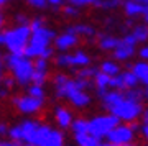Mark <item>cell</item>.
Instances as JSON below:
<instances>
[{
  "label": "cell",
  "instance_id": "1",
  "mask_svg": "<svg viewBox=\"0 0 148 146\" xmlns=\"http://www.w3.org/2000/svg\"><path fill=\"white\" fill-rule=\"evenodd\" d=\"M54 38H56V33H54L53 30H49V28H45V26L32 31L30 41H28V44L25 46V49H23V56L28 57V59L40 57L41 51L51 44V41H53Z\"/></svg>",
  "mask_w": 148,
  "mask_h": 146
},
{
  "label": "cell",
  "instance_id": "2",
  "mask_svg": "<svg viewBox=\"0 0 148 146\" xmlns=\"http://www.w3.org/2000/svg\"><path fill=\"white\" fill-rule=\"evenodd\" d=\"M32 36V30L28 25H18L13 30L3 33V44L12 54H21L23 56V49L30 41Z\"/></svg>",
  "mask_w": 148,
  "mask_h": 146
},
{
  "label": "cell",
  "instance_id": "3",
  "mask_svg": "<svg viewBox=\"0 0 148 146\" xmlns=\"http://www.w3.org/2000/svg\"><path fill=\"white\" fill-rule=\"evenodd\" d=\"M7 66L13 71V76H15L16 82L25 85V84L30 82L32 79V74H33V63L32 59L21 56V54H8L5 59Z\"/></svg>",
  "mask_w": 148,
  "mask_h": 146
},
{
  "label": "cell",
  "instance_id": "4",
  "mask_svg": "<svg viewBox=\"0 0 148 146\" xmlns=\"http://www.w3.org/2000/svg\"><path fill=\"white\" fill-rule=\"evenodd\" d=\"M112 115H115L119 120H123V121H135L142 115L143 112V107H142V102L138 100H130V99H123L120 104H117L115 107H112L109 110Z\"/></svg>",
  "mask_w": 148,
  "mask_h": 146
},
{
  "label": "cell",
  "instance_id": "5",
  "mask_svg": "<svg viewBox=\"0 0 148 146\" xmlns=\"http://www.w3.org/2000/svg\"><path fill=\"white\" fill-rule=\"evenodd\" d=\"M119 123H120V120L117 118L115 115H112V113L101 115V117H95V118H92V120L89 121V133L94 135L95 138L102 140V138H106L107 133H109L112 128H115Z\"/></svg>",
  "mask_w": 148,
  "mask_h": 146
},
{
  "label": "cell",
  "instance_id": "6",
  "mask_svg": "<svg viewBox=\"0 0 148 146\" xmlns=\"http://www.w3.org/2000/svg\"><path fill=\"white\" fill-rule=\"evenodd\" d=\"M106 138H107L109 143H112V145L122 146V145L130 143V141L133 140V130L127 125H120V123H119L115 128H112V130L107 133Z\"/></svg>",
  "mask_w": 148,
  "mask_h": 146
},
{
  "label": "cell",
  "instance_id": "7",
  "mask_svg": "<svg viewBox=\"0 0 148 146\" xmlns=\"http://www.w3.org/2000/svg\"><path fill=\"white\" fill-rule=\"evenodd\" d=\"M56 64L61 68H69V66H89L90 64V57L86 54L84 51H76L74 54H61L56 57Z\"/></svg>",
  "mask_w": 148,
  "mask_h": 146
},
{
  "label": "cell",
  "instance_id": "8",
  "mask_svg": "<svg viewBox=\"0 0 148 146\" xmlns=\"http://www.w3.org/2000/svg\"><path fill=\"white\" fill-rule=\"evenodd\" d=\"M135 44H137V40L132 36V33L123 36L119 41V46L114 49V57L119 61H125L128 57H132L133 53H135Z\"/></svg>",
  "mask_w": 148,
  "mask_h": 146
},
{
  "label": "cell",
  "instance_id": "9",
  "mask_svg": "<svg viewBox=\"0 0 148 146\" xmlns=\"http://www.w3.org/2000/svg\"><path fill=\"white\" fill-rule=\"evenodd\" d=\"M13 104L23 113H36L43 107V99H36V97H32V95H21V97L13 99Z\"/></svg>",
  "mask_w": 148,
  "mask_h": 146
},
{
  "label": "cell",
  "instance_id": "10",
  "mask_svg": "<svg viewBox=\"0 0 148 146\" xmlns=\"http://www.w3.org/2000/svg\"><path fill=\"white\" fill-rule=\"evenodd\" d=\"M77 40H79V36H76V35H73V33H63V35H59V36H56L53 40L54 41V46H56V49H59V51H66V49H69V48H73L77 44Z\"/></svg>",
  "mask_w": 148,
  "mask_h": 146
},
{
  "label": "cell",
  "instance_id": "11",
  "mask_svg": "<svg viewBox=\"0 0 148 146\" xmlns=\"http://www.w3.org/2000/svg\"><path fill=\"white\" fill-rule=\"evenodd\" d=\"M123 99H125L123 97V92H119V90H110V92H106V94L102 95V102H104V107L107 110H110L112 107H115L117 104H120Z\"/></svg>",
  "mask_w": 148,
  "mask_h": 146
},
{
  "label": "cell",
  "instance_id": "12",
  "mask_svg": "<svg viewBox=\"0 0 148 146\" xmlns=\"http://www.w3.org/2000/svg\"><path fill=\"white\" fill-rule=\"evenodd\" d=\"M41 146H64V135L61 131L51 128Z\"/></svg>",
  "mask_w": 148,
  "mask_h": 146
},
{
  "label": "cell",
  "instance_id": "13",
  "mask_svg": "<svg viewBox=\"0 0 148 146\" xmlns=\"http://www.w3.org/2000/svg\"><path fill=\"white\" fill-rule=\"evenodd\" d=\"M74 140L77 143V146H97L99 145V138H95L94 135L87 133H74Z\"/></svg>",
  "mask_w": 148,
  "mask_h": 146
},
{
  "label": "cell",
  "instance_id": "14",
  "mask_svg": "<svg viewBox=\"0 0 148 146\" xmlns=\"http://www.w3.org/2000/svg\"><path fill=\"white\" fill-rule=\"evenodd\" d=\"M18 126H20V131H21V141H27L28 143L30 136L35 133V130L40 126V123L33 121V120H27V121H23V123H20Z\"/></svg>",
  "mask_w": 148,
  "mask_h": 146
},
{
  "label": "cell",
  "instance_id": "15",
  "mask_svg": "<svg viewBox=\"0 0 148 146\" xmlns=\"http://www.w3.org/2000/svg\"><path fill=\"white\" fill-rule=\"evenodd\" d=\"M123 8H125V13L128 16H135V15H143L147 5H143L140 2H135V0H127L123 3Z\"/></svg>",
  "mask_w": 148,
  "mask_h": 146
},
{
  "label": "cell",
  "instance_id": "16",
  "mask_svg": "<svg viewBox=\"0 0 148 146\" xmlns=\"http://www.w3.org/2000/svg\"><path fill=\"white\" fill-rule=\"evenodd\" d=\"M132 72L135 74L138 82H143L147 85V90H148V63H137L133 66Z\"/></svg>",
  "mask_w": 148,
  "mask_h": 146
},
{
  "label": "cell",
  "instance_id": "17",
  "mask_svg": "<svg viewBox=\"0 0 148 146\" xmlns=\"http://www.w3.org/2000/svg\"><path fill=\"white\" fill-rule=\"evenodd\" d=\"M56 121H58V125L61 128H69L71 123H73V115L69 112L68 108H63V107H59L56 110Z\"/></svg>",
  "mask_w": 148,
  "mask_h": 146
},
{
  "label": "cell",
  "instance_id": "18",
  "mask_svg": "<svg viewBox=\"0 0 148 146\" xmlns=\"http://www.w3.org/2000/svg\"><path fill=\"white\" fill-rule=\"evenodd\" d=\"M68 33H73L76 36H79V35H84V36H90V35H94V28L89 25H74V26H69L68 28Z\"/></svg>",
  "mask_w": 148,
  "mask_h": 146
},
{
  "label": "cell",
  "instance_id": "19",
  "mask_svg": "<svg viewBox=\"0 0 148 146\" xmlns=\"http://www.w3.org/2000/svg\"><path fill=\"white\" fill-rule=\"evenodd\" d=\"M119 38L115 36H102L101 41H99V46L102 48V49H106V51H114L117 46H119Z\"/></svg>",
  "mask_w": 148,
  "mask_h": 146
},
{
  "label": "cell",
  "instance_id": "20",
  "mask_svg": "<svg viewBox=\"0 0 148 146\" xmlns=\"http://www.w3.org/2000/svg\"><path fill=\"white\" fill-rule=\"evenodd\" d=\"M101 72L114 77V76H117V74L120 72V68H119V64H115L114 61H104V63L101 64Z\"/></svg>",
  "mask_w": 148,
  "mask_h": 146
},
{
  "label": "cell",
  "instance_id": "21",
  "mask_svg": "<svg viewBox=\"0 0 148 146\" xmlns=\"http://www.w3.org/2000/svg\"><path fill=\"white\" fill-rule=\"evenodd\" d=\"M120 76H122V81H123V87H125V90L137 87L138 79L135 77V74H133L132 71H125V72H120Z\"/></svg>",
  "mask_w": 148,
  "mask_h": 146
},
{
  "label": "cell",
  "instance_id": "22",
  "mask_svg": "<svg viewBox=\"0 0 148 146\" xmlns=\"http://www.w3.org/2000/svg\"><path fill=\"white\" fill-rule=\"evenodd\" d=\"M132 36L137 41H147L148 40V25H138L133 28Z\"/></svg>",
  "mask_w": 148,
  "mask_h": 146
},
{
  "label": "cell",
  "instance_id": "23",
  "mask_svg": "<svg viewBox=\"0 0 148 146\" xmlns=\"http://www.w3.org/2000/svg\"><path fill=\"white\" fill-rule=\"evenodd\" d=\"M71 128H73L74 133H87L89 131V121L79 118V120H76L71 123Z\"/></svg>",
  "mask_w": 148,
  "mask_h": 146
},
{
  "label": "cell",
  "instance_id": "24",
  "mask_svg": "<svg viewBox=\"0 0 148 146\" xmlns=\"http://www.w3.org/2000/svg\"><path fill=\"white\" fill-rule=\"evenodd\" d=\"M33 84L36 85H43L46 82V71H35L33 69V74H32V79H30Z\"/></svg>",
  "mask_w": 148,
  "mask_h": 146
},
{
  "label": "cell",
  "instance_id": "25",
  "mask_svg": "<svg viewBox=\"0 0 148 146\" xmlns=\"http://www.w3.org/2000/svg\"><path fill=\"white\" fill-rule=\"evenodd\" d=\"M95 5L101 8H117L122 5V0H95Z\"/></svg>",
  "mask_w": 148,
  "mask_h": 146
},
{
  "label": "cell",
  "instance_id": "26",
  "mask_svg": "<svg viewBox=\"0 0 148 146\" xmlns=\"http://www.w3.org/2000/svg\"><path fill=\"white\" fill-rule=\"evenodd\" d=\"M28 95L36 97V99H45V90H43V85H36V84L30 85V87H28Z\"/></svg>",
  "mask_w": 148,
  "mask_h": 146
},
{
  "label": "cell",
  "instance_id": "27",
  "mask_svg": "<svg viewBox=\"0 0 148 146\" xmlns=\"http://www.w3.org/2000/svg\"><path fill=\"white\" fill-rule=\"evenodd\" d=\"M95 72H97V69L95 68H89V66H84V68L81 69V71H77V77L79 79H89V77H94Z\"/></svg>",
  "mask_w": 148,
  "mask_h": 146
},
{
  "label": "cell",
  "instance_id": "28",
  "mask_svg": "<svg viewBox=\"0 0 148 146\" xmlns=\"http://www.w3.org/2000/svg\"><path fill=\"white\" fill-rule=\"evenodd\" d=\"M33 69H35V71H46L48 69V59L36 57V63H33Z\"/></svg>",
  "mask_w": 148,
  "mask_h": 146
},
{
  "label": "cell",
  "instance_id": "29",
  "mask_svg": "<svg viewBox=\"0 0 148 146\" xmlns=\"http://www.w3.org/2000/svg\"><path fill=\"white\" fill-rule=\"evenodd\" d=\"M69 3L74 7H84V5H90L95 3V0H69Z\"/></svg>",
  "mask_w": 148,
  "mask_h": 146
},
{
  "label": "cell",
  "instance_id": "30",
  "mask_svg": "<svg viewBox=\"0 0 148 146\" xmlns=\"http://www.w3.org/2000/svg\"><path fill=\"white\" fill-rule=\"evenodd\" d=\"M28 26H30L32 31H35V30H38V28H41L43 26V20L41 18H35V20H32L30 23H28Z\"/></svg>",
  "mask_w": 148,
  "mask_h": 146
},
{
  "label": "cell",
  "instance_id": "31",
  "mask_svg": "<svg viewBox=\"0 0 148 146\" xmlns=\"http://www.w3.org/2000/svg\"><path fill=\"white\" fill-rule=\"evenodd\" d=\"M27 2L35 8H45L46 7V0H27Z\"/></svg>",
  "mask_w": 148,
  "mask_h": 146
},
{
  "label": "cell",
  "instance_id": "32",
  "mask_svg": "<svg viewBox=\"0 0 148 146\" xmlns=\"http://www.w3.org/2000/svg\"><path fill=\"white\" fill-rule=\"evenodd\" d=\"M63 12L66 13V15H71V16H74V15H77V13H79V12H77V7H74V5H68V7H64Z\"/></svg>",
  "mask_w": 148,
  "mask_h": 146
},
{
  "label": "cell",
  "instance_id": "33",
  "mask_svg": "<svg viewBox=\"0 0 148 146\" xmlns=\"http://www.w3.org/2000/svg\"><path fill=\"white\" fill-rule=\"evenodd\" d=\"M53 56V49H51V46L45 48L41 51V54H40V57H43V59H49V57Z\"/></svg>",
  "mask_w": 148,
  "mask_h": 146
},
{
  "label": "cell",
  "instance_id": "34",
  "mask_svg": "<svg viewBox=\"0 0 148 146\" xmlns=\"http://www.w3.org/2000/svg\"><path fill=\"white\" fill-rule=\"evenodd\" d=\"M0 146H21L20 141L15 140H0Z\"/></svg>",
  "mask_w": 148,
  "mask_h": 146
},
{
  "label": "cell",
  "instance_id": "35",
  "mask_svg": "<svg viewBox=\"0 0 148 146\" xmlns=\"http://www.w3.org/2000/svg\"><path fill=\"white\" fill-rule=\"evenodd\" d=\"M13 84H15V81L12 77H7V79H3V85H5V89L8 90V89H12L13 87Z\"/></svg>",
  "mask_w": 148,
  "mask_h": 146
},
{
  "label": "cell",
  "instance_id": "36",
  "mask_svg": "<svg viewBox=\"0 0 148 146\" xmlns=\"http://www.w3.org/2000/svg\"><path fill=\"white\" fill-rule=\"evenodd\" d=\"M16 23H18V25H28L30 21H28V18H27V16H21V15H18V16H16Z\"/></svg>",
  "mask_w": 148,
  "mask_h": 146
},
{
  "label": "cell",
  "instance_id": "37",
  "mask_svg": "<svg viewBox=\"0 0 148 146\" xmlns=\"http://www.w3.org/2000/svg\"><path fill=\"white\" fill-rule=\"evenodd\" d=\"M140 56H142L143 59H147V61H148V46H145V48H142V49H140Z\"/></svg>",
  "mask_w": 148,
  "mask_h": 146
},
{
  "label": "cell",
  "instance_id": "38",
  "mask_svg": "<svg viewBox=\"0 0 148 146\" xmlns=\"http://www.w3.org/2000/svg\"><path fill=\"white\" fill-rule=\"evenodd\" d=\"M46 3H49V5H54V7H58L63 3V0H46Z\"/></svg>",
  "mask_w": 148,
  "mask_h": 146
},
{
  "label": "cell",
  "instance_id": "39",
  "mask_svg": "<svg viewBox=\"0 0 148 146\" xmlns=\"http://www.w3.org/2000/svg\"><path fill=\"white\" fill-rule=\"evenodd\" d=\"M7 133H8V128H7V125L0 123V135H7Z\"/></svg>",
  "mask_w": 148,
  "mask_h": 146
},
{
  "label": "cell",
  "instance_id": "40",
  "mask_svg": "<svg viewBox=\"0 0 148 146\" xmlns=\"http://www.w3.org/2000/svg\"><path fill=\"white\" fill-rule=\"evenodd\" d=\"M142 113H143V123H148V108L143 110Z\"/></svg>",
  "mask_w": 148,
  "mask_h": 146
},
{
  "label": "cell",
  "instance_id": "41",
  "mask_svg": "<svg viewBox=\"0 0 148 146\" xmlns=\"http://www.w3.org/2000/svg\"><path fill=\"white\" fill-rule=\"evenodd\" d=\"M143 20H145V23L148 25V7L145 8V12H143Z\"/></svg>",
  "mask_w": 148,
  "mask_h": 146
},
{
  "label": "cell",
  "instance_id": "42",
  "mask_svg": "<svg viewBox=\"0 0 148 146\" xmlns=\"http://www.w3.org/2000/svg\"><path fill=\"white\" fill-rule=\"evenodd\" d=\"M97 146H115V145H112V143H109V141H99Z\"/></svg>",
  "mask_w": 148,
  "mask_h": 146
},
{
  "label": "cell",
  "instance_id": "43",
  "mask_svg": "<svg viewBox=\"0 0 148 146\" xmlns=\"http://www.w3.org/2000/svg\"><path fill=\"white\" fill-rule=\"evenodd\" d=\"M143 135H145V138H147V141H148V125L143 126Z\"/></svg>",
  "mask_w": 148,
  "mask_h": 146
},
{
  "label": "cell",
  "instance_id": "44",
  "mask_svg": "<svg viewBox=\"0 0 148 146\" xmlns=\"http://www.w3.org/2000/svg\"><path fill=\"white\" fill-rule=\"evenodd\" d=\"M135 2H140V3H143V5L148 7V0H135Z\"/></svg>",
  "mask_w": 148,
  "mask_h": 146
},
{
  "label": "cell",
  "instance_id": "45",
  "mask_svg": "<svg viewBox=\"0 0 148 146\" xmlns=\"http://www.w3.org/2000/svg\"><path fill=\"white\" fill-rule=\"evenodd\" d=\"M0 44H3V33H0Z\"/></svg>",
  "mask_w": 148,
  "mask_h": 146
},
{
  "label": "cell",
  "instance_id": "46",
  "mask_svg": "<svg viewBox=\"0 0 148 146\" xmlns=\"http://www.w3.org/2000/svg\"><path fill=\"white\" fill-rule=\"evenodd\" d=\"M3 25V16H2V13H0V26Z\"/></svg>",
  "mask_w": 148,
  "mask_h": 146
},
{
  "label": "cell",
  "instance_id": "47",
  "mask_svg": "<svg viewBox=\"0 0 148 146\" xmlns=\"http://www.w3.org/2000/svg\"><path fill=\"white\" fill-rule=\"evenodd\" d=\"M122 146H135V145H133L132 141H130V143H125V145H122Z\"/></svg>",
  "mask_w": 148,
  "mask_h": 146
},
{
  "label": "cell",
  "instance_id": "48",
  "mask_svg": "<svg viewBox=\"0 0 148 146\" xmlns=\"http://www.w3.org/2000/svg\"><path fill=\"white\" fill-rule=\"evenodd\" d=\"M8 0H0V5H3V3H7Z\"/></svg>",
  "mask_w": 148,
  "mask_h": 146
},
{
  "label": "cell",
  "instance_id": "49",
  "mask_svg": "<svg viewBox=\"0 0 148 146\" xmlns=\"http://www.w3.org/2000/svg\"><path fill=\"white\" fill-rule=\"evenodd\" d=\"M25 146H36V145H32V143H27Z\"/></svg>",
  "mask_w": 148,
  "mask_h": 146
},
{
  "label": "cell",
  "instance_id": "50",
  "mask_svg": "<svg viewBox=\"0 0 148 146\" xmlns=\"http://www.w3.org/2000/svg\"><path fill=\"white\" fill-rule=\"evenodd\" d=\"M0 77H2V64H0Z\"/></svg>",
  "mask_w": 148,
  "mask_h": 146
},
{
  "label": "cell",
  "instance_id": "51",
  "mask_svg": "<svg viewBox=\"0 0 148 146\" xmlns=\"http://www.w3.org/2000/svg\"><path fill=\"white\" fill-rule=\"evenodd\" d=\"M145 95H147V100H148V90H147V94H145Z\"/></svg>",
  "mask_w": 148,
  "mask_h": 146
},
{
  "label": "cell",
  "instance_id": "52",
  "mask_svg": "<svg viewBox=\"0 0 148 146\" xmlns=\"http://www.w3.org/2000/svg\"><path fill=\"white\" fill-rule=\"evenodd\" d=\"M145 125H148V123H145Z\"/></svg>",
  "mask_w": 148,
  "mask_h": 146
}]
</instances>
